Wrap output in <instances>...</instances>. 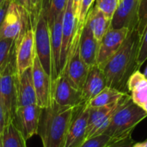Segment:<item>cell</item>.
<instances>
[{"label":"cell","instance_id":"42","mask_svg":"<svg viewBox=\"0 0 147 147\" xmlns=\"http://www.w3.org/2000/svg\"><path fill=\"white\" fill-rule=\"evenodd\" d=\"M119 1H121V0H119Z\"/></svg>","mask_w":147,"mask_h":147},{"label":"cell","instance_id":"15","mask_svg":"<svg viewBox=\"0 0 147 147\" xmlns=\"http://www.w3.org/2000/svg\"><path fill=\"white\" fill-rule=\"evenodd\" d=\"M32 77L37 97V105L41 109L47 108L51 105V77L45 71L37 56H35L32 66Z\"/></svg>","mask_w":147,"mask_h":147},{"label":"cell","instance_id":"17","mask_svg":"<svg viewBox=\"0 0 147 147\" xmlns=\"http://www.w3.org/2000/svg\"><path fill=\"white\" fill-rule=\"evenodd\" d=\"M65 12V11H64ZM64 12L61 13L50 28L51 40V82L52 84L61 74L60 53L62 44V22Z\"/></svg>","mask_w":147,"mask_h":147},{"label":"cell","instance_id":"24","mask_svg":"<svg viewBox=\"0 0 147 147\" xmlns=\"http://www.w3.org/2000/svg\"><path fill=\"white\" fill-rule=\"evenodd\" d=\"M68 0H43L41 9L46 15L49 28L65 9Z\"/></svg>","mask_w":147,"mask_h":147},{"label":"cell","instance_id":"41","mask_svg":"<svg viewBox=\"0 0 147 147\" xmlns=\"http://www.w3.org/2000/svg\"><path fill=\"white\" fill-rule=\"evenodd\" d=\"M0 147H2V146H1V140H0Z\"/></svg>","mask_w":147,"mask_h":147},{"label":"cell","instance_id":"38","mask_svg":"<svg viewBox=\"0 0 147 147\" xmlns=\"http://www.w3.org/2000/svg\"><path fill=\"white\" fill-rule=\"evenodd\" d=\"M142 109H143L146 112H147V102L145 103V104H144V105H143V106H142Z\"/></svg>","mask_w":147,"mask_h":147},{"label":"cell","instance_id":"29","mask_svg":"<svg viewBox=\"0 0 147 147\" xmlns=\"http://www.w3.org/2000/svg\"><path fill=\"white\" fill-rule=\"evenodd\" d=\"M147 60V29L140 37L138 56H137V65L139 68Z\"/></svg>","mask_w":147,"mask_h":147},{"label":"cell","instance_id":"22","mask_svg":"<svg viewBox=\"0 0 147 147\" xmlns=\"http://www.w3.org/2000/svg\"><path fill=\"white\" fill-rule=\"evenodd\" d=\"M2 147H27L26 140L14 121H9L0 135Z\"/></svg>","mask_w":147,"mask_h":147},{"label":"cell","instance_id":"21","mask_svg":"<svg viewBox=\"0 0 147 147\" xmlns=\"http://www.w3.org/2000/svg\"><path fill=\"white\" fill-rule=\"evenodd\" d=\"M85 23L91 30L96 40L100 43L101 40L110 28L111 20L108 19L101 10L94 6L90 8L86 16Z\"/></svg>","mask_w":147,"mask_h":147},{"label":"cell","instance_id":"26","mask_svg":"<svg viewBox=\"0 0 147 147\" xmlns=\"http://www.w3.org/2000/svg\"><path fill=\"white\" fill-rule=\"evenodd\" d=\"M147 29V0H140L138 8L137 33L140 37L143 35Z\"/></svg>","mask_w":147,"mask_h":147},{"label":"cell","instance_id":"2","mask_svg":"<svg viewBox=\"0 0 147 147\" xmlns=\"http://www.w3.org/2000/svg\"><path fill=\"white\" fill-rule=\"evenodd\" d=\"M75 108L51 104L42 109L38 134L41 139L43 147H64Z\"/></svg>","mask_w":147,"mask_h":147},{"label":"cell","instance_id":"12","mask_svg":"<svg viewBox=\"0 0 147 147\" xmlns=\"http://www.w3.org/2000/svg\"><path fill=\"white\" fill-rule=\"evenodd\" d=\"M120 101L116 102L114 104L104 107H89V118L86 140L93 136L102 134L105 132V130L108 128L111 122L112 117L119 105Z\"/></svg>","mask_w":147,"mask_h":147},{"label":"cell","instance_id":"5","mask_svg":"<svg viewBox=\"0 0 147 147\" xmlns=\"http://www.w3.org/2000/svg\"><path fill=\"white\" fill-rule=\"evenodd\" d=\"M82 29L83 27H78L65 68L61 72L67 77L71 84L75 88L81 91L90 70V67L84 63L79 53V40Z\"/></svg>","mask_w":147,"mask_h":147},{"label":"cell","instance_id":"1","mask_svg":"<svg viewBox=\"0 0 147 147\" xmlns=\"http://www.w3.org/2000/svg\"><path fill=\"white\" fill-rule=\"evenodd\" d=\"M140 40V37L136 29L129 31L119 49L102 67L108 87L127 93V81L140 69L137 65Z\"/></svg>","mask_w":147,"mask_h":147},{"label":"cell","instance_id":"7","mask_svg":"<svg viewBox=\"0 0 147 147\" xmlns=\"http://www.w3.org/2000/svg\"><path fill=\"white\" fill-rule=\"evenodd\" d=\"M85 103L83 99L82 91L75 88L67 77L61 73L52 84L51 104L59 107H78Z\"/></svg>","mask_w":147,"mask_h":147},{"label":"cell","instance_id":"25","mask_svg":"<svg viewBox=\"0 0 147 147\" xmlns=\"http://www.w3.org/2000/svg\"><path fill=\"white\" fill-rule=\"evenodd\" d=\"M15 49H16V43L14 40L12 39L0 40V72L7 65Z\"/></svg>","mask_w":147,"mask_h":147},{"label":"cell","instance_id":"9","mask_svg":"<svg viewBox=\"0 0 147 147\" xmlns=\"http://www.w3.org/2000/svg\"><path fill=\"white\" fill-rule=\"evenodd\" d=\"M16 43V63L17 75H21L25 70L33 66L36 56L34 45V31L30 26L18 37Z\"/></svg>","mask_w":147,"mask_h":147},{"label":"cell","instance_id":"16","mask_svg":"<svg viewBox=\"0 0 147 147\" xmlns=\"http://www.w3.org/2000/svg\"><path fill=\"white\" fill-rule=\"evenodd\" d=\"M78 29V20L75 16L71 0H68L62 22V44L60 53V70L63 71L66 59Z\"/></svg>","mask_w":147,"mask_h":147},{"label":"cell","instance_id":"11","mask_svg":"<svg viewBox=\"0 0 147 147\" xmlns=\"http://www.w3.org/2000/svg\"><path fill=\"white\" fill-rule=\"evenodd\" d=\"M41 110L42 109L38 105L17 108L14 121L26 140L38 134Z\"/></svg>","mask_w":147,"mask_h":147},{"label":"cell","instance_id":"23","mask_svg":"<svg viewBox=\"0 0 147 147\" xmlns=\"http://www.w3.org/2000/svg\"><path fill=\"white\" fill-rule=\"evenodd\" d=\"M127 94V93H123L114 88H110L107 86L98 95L93 97L90 101H89L87 102V105L90 108L109 106L120 101Z\"/></svg>","mask_w":147,"mask_h":147},{"label":"cell","instance_id":"18","mask_svg":"<svg viewBox=\"0 0 147 147\" xmlns=\"http://www.w3.org/2000/svg\"><path fill=\"white\" fill-rule=\"evenodd\" d=\"M106 87L107 82L103 71L97 65L90 67L86 80L82 89L84 102L87 103Z\"/></svg>","mask_w":147,"mask_h":147},{"label":"cell","instance_id":"39","mask_svg":"<svg viewBox=\"0 0 147 147\" xmlns=\"http://www.w3.org/2000/svg\"><path fill=\"white\" fill-rule=\"evenodd\" d=\"M144 75H145V77H146V78H147V66H146V70H145Z\"/></svg>","mask_w":147,"mask_h":147},{"label":"cell","instance_id":"3","mask_svg":"<svg viewBox=\"0 0 147 147\" xmlns=\"http://www.w3.org/2000/svg\"><path fill=\"white\" fill-rule=\"evenodd\" d=\"M146 117L147 112L127 94L120 101L111 122L103 134L115 140L123 138L132 134L135 127Z\"/></svg>","mask_w":147,"mask_h":147},{"label":"cell","instance_id":"20","mask_svg":"<svg viewBox=\"0 0 147 147\" xmlns=\"http://www.w3.org/2000/svg\"><path fill=\"white\" fill-rule=\"evenodd\" d=\"M17 96L18 107L37 105V97L32 77V67L28 68L18 76Z\"/></svg>","mask_w":147,"mask_h":147},{"label":"cell","instance_id":"14","mask_svg":"<svg viewBox=\"0 0 147 147\" xmlns=\"http://www.w3.org/2000/svg\"><path fill=\"white\" fill-rule=\"evenodd\" d=\"M128 33L129 30L127 28L120 29L109 28L99 43L96 58V65L101 69L105 65L107 60L119 49L127 38Z\"/></svg>","mask_w":147,"mask_h":147},{"label":"cell","instance_id":"6","mask_svg":"<svg viewBox=\"0 0 147 147\" xmlns=\"http://www.w3.org/2000/svg\"><path fill=\"white\" fill-rule=\"evenodd\" d=\"M28 25H31L28 12L11 0L1 26L0 40L12 39L16 40L21 34L30 27Z\"/></svg>","mask_w":147,"mask_h":147},{"label":"cell","instance_id":"19","mask_svg":"<svg viewBox=\"0 0 147 147\" xmlns=\"http://www.w3.org/2000/svg\"><path fill=\"white\" fill-rule=\"evenodd\" d=\"M98 48L99 42L96 40L91 30L84 22L79 40V53L81 58L89 67L96 65Z\"/></svg>","mask_w":147,"mask_h":147},{"label":"cell","instance_id":"31","mask_svg":"<svg viewBox=\"0 0 147 147\" xmlns=\"http://www.w3.org/2000/svg\"><path fill=\"white\" fill-rule=\"evenodd\" d=\"M94 1L95 0H82L81 6H80L79 16L78 19V27H84L86 16H87L90 8L92 7Z\"/></svg>","mask_w":147,"mask_h":147},{"label":"cell","instance_id":"10","mask_svg":"<svg viewBox=\"0 0 147 147\" xmlns=\"http://www.w3.org/2000/svg\"><path fill=\"white\" fill-rule=\"evenodd\" d=\"M89 107L86 102L75 108L64 147H80L86 140Z\"/></svg>","mask_w":147,"mask_h":147},{"label":"cell","instance_id":"32","mask_svg":"<svg viewBox=\"0 0 147 147\" xmlns=\"http://www.w3.org/2000/svg\"><path fill=\"white\" fill-rule=\"evenodd\" d=\"M134 140L132 138V134H130L123 138L114 140L106 147H134Z\"/></svg>","mask_w":147,"mask_h":147},{"label":"cell","instance_id":"36","mask_svg":"<svg viewBox=\"0 0 147 147\" xmlns=\"http://www.w3.org/2000/svg\"><path fill=\"white\" fill-rule=\"evenodd\" d=\"M71 2H72V9H73L75 16H76V18L78 20V16H79L80 6H81L82 0H71Z\"/></svg>","mask_w":147,"mask_h":147},{"label":"cell","instance_id":"35","mask_svg":"<svg viewBox=\"0 0 147 147\" xmlns=\"http://www.w3.org/2000/svg\"><path fill=\"white\" fill-rule=\"evenodd\" d=\"M15 3H16L18 5L22 7L30 16L31 14V0H13Z\"/></svg>","mask_w":147,"mask_h":147},{"label":"cell","instance_id":"27","mask_svg":"<svg viewBox=\"0 0 147 147\" xmlns=\"http://www.w3.org/2000/svg\"><path fill=\"white\" fill-rule=\"evenodd\" d=\"M119 0H96V7L101 10L104 16L111 20L119 4Z\"/></svg>","mask_w":147,"mask_h":147},{"label":"cell","instance_id":"13","mask_svg":"<svg viewBox=\"0 0 147 147\" xmlns=\"http://www.w3.org/2000/svg\"><path fill=\"white\" fill-rule=\"evenodd\" d=\"M140 0H121L111 19L110 28L120 29L127 28L129 31L136 29Z\"/></svg>","mask_w":147,"mask_h":147},{"label":"cell","instance_id":"8","mask_svg":"<svg viewBox=\"0 0 147 147\" xmlns=\"http://www.w3.org/2000/svg\"><path fill=\"white\" fill-rule=\"evenodd\" d=\"M35 53L45 71L51 77V40L47 17L41 9L34 28Z\"/></svg>","mask_w":147,"mask_h":147},{"label":"cell","instance_id":"4","mask_svg":"<svg viewBox=\"0 0 147 147\" xmlns=\"http://www.w3.org/2000/svg\"><path fill=\"white\" fill-rule=\"evenodd\" d=\"M18 75L16 63V49L12 53L7 65L0 72V100L4 107L7 123L15 119L17 104Z\"/></svg>","mask_w":147,"mask_h":147},{"label":"cell","instance_id":"30","mask_svg":"<svg viewBox=\"0 0 147 147\" xmlns=\"http://www.w3.org/2000/svg\"><path fill=\"white\" fill-rule=\"evenodd\" d=\"M43 0H31V14L29 16L31 27L34 28L40 16Z\"/></svg>","mask_w":147,"mask_h":147},{"label":"cell","instance_id":"28","mask_svg":"<svg viewBox=\"0 0 147 147\" xmlns=\"http://www.w3.org/2000/svg\"><path fill=\"white\" fill-rule=\"evenodd\" d=\"M114 140L109 135L102 134L86 140L80 147H106Z\"/></svg>","mask_w":147,"mask_h":147},{"label":"cell","instance_id":"33","mask_svg":"<svg viewBox=\"0 0 147 147\" xmlns=\"http://www.w3.org/2000/svg\"><path fill=\"white\" fill-rule=\"evenodd\" d=\"M6 124H7V115L4 107L0 100V135L2 134Z\"/></svg>","mask_w":147,"mask_h":147},{"label":"cell","instance_id":"34","mask_svg":"<svg viewBox=\"0 0 147 147\" xmlns=\"http://www.w3.org/2000/svg\"><path fill=\"white\" fill-rule=\"evenodd\" d=\"M10 1L11 0H7V1H5V2H3V3L0 4V30H1V26H2L3 18L5 16L6 11H7V9L9 7V4Z\"/></svg>","mask_w":147,"mask_h":147},{"label":"cell","instance_id":"40","mask_svg":"<svg viewBox=\"0 0 147 147\" xmlns=\"http://www.w3.org/2000/svg\"><path fill=\"white\" fill-rule=\"evenodd\" d=\"M5 1H7V0H0V4L1 3H3V2H5Z\"/></svg>","mask_w":147,"mask_h":147},{"label":"cell","instance_id":"37","mask_svg":"<svg viewBox=\"0 0 147 147\" xmlns=\"http://www.w3.org/2000/svg\"><path fill=\"white\" fill-rule=\"evenodd\" d=\"M134 147H147V140H146L144 142H140V143H134Z\"/></svg>","mask_w":147,"mask_h":147}]
</instances>
